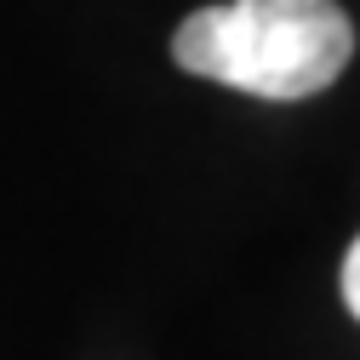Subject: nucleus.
Returning a JSON list of instances; mask_svg holds the SVG:
<instances>
[{"label": "nucleus", "mask_w": 360, "mask_h": 360, "mask_svg": "<svg viewBox=\"0 0 360 360\" xmlns=\"http://www.w3.org/2000/svg\"><path fill=\"white\" fill-rule=\"evenodd\" d=\"M354 29L338 0H229L177 23L172 58L200 80L252 98H314L349 69Z\"/></svg>", "instance_id": "obj_1"}, {"label": "nucleus", "mask_w": 360, "mask_h": 360, "mask_svg": "<svg viewBox=\"0 0 360 360\" xmlns=\"http://www.w3.org/2000/svg\"><path fill=\"white\" fill-rule=\"evenodd\" d=\"M343 303H349V314L360 321V240H354L349 257H343Z\"/></svg>", "instance_id": "obj_2"}]
</instances>
